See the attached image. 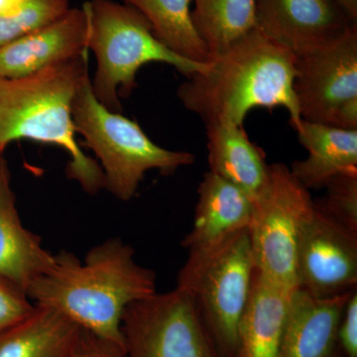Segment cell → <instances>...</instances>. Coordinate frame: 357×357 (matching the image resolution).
Returning a JSON list of instances; mask_svg holds the SVG:
<instances>
[{"mask_svg": "<svg viewBox=\"0 0 357 357\" xmlns=\"http://www.w3.org/2000/svg\"><path fill=\"white\" fill-rule=\"evenodd\" d=\"M153 270L138 264L121 238L89 251L83 262L67 250L54 255L50 268L33 281L26 295L86 331L124 347L121 331L126 307L157 292Z\"/></svg>", "mask_w": 357, "mask_h": 357, "instance_id": "6da1fadb", "label": "cell"}, {"mask_svg": "<svg viewBox=\"0 0 357 357\" xmlns=\"http://www.w3.org/2000/svg\"><path fill=\"white\" fill-rule=\"evenodd\" d=\"M295 61L292 52L255 28L211 60L203 72L187 77L178 98L206 126H243L256 107H284L293 126L302 119L293 88Z\"/></svg>", "mask_w": 357, "mask_h": 357, "instance_id": "7a4b0ae2", "label": "cell"}, {"mask_svg": "<svg viewBox=\"0 0 357 357\" xmlns=\"http://www.w3.org/2000/svg\"><path fill=\"white\" fill-rule=\"evenodd\" d=\"M89 52L28 76H0V153L16 140L56 145L69 155L67 176L95 195L105 189L100 164L77 144L73 102L89 77Z\"/></svg>", "mask_w": 357, "mask_h": 357, "instance_id": "3957f363", "label": "cell"}, {"mask_svg": "<svg viewBox=\"0 0 357 357\" xmlns=\"http://www.w3.org/2000/svg\"><path fill=\"white\" fill-rule=\"evenodd\" d=\"M88 49L95 54L96 70L91 88L96 100L114 112L122 109L136 86L142 66L164 63L187 77L203 72L208 63H196L169 50L155 37L147 20L133 7L112 0H89Z\"/></svg>", "mask_w": 357, "mask_h": 357, "instance_id": "277c9868", "label": "cell"}, {"mask_svg": "<svg viewBox=\"0 0 357 357\" xmlns=\"http://www.w3.org/2000/svg\"><path fill=\"white\" fill-rule=\"evenodd\" d=\"M72 115L75 130L84 137V146L100 160L105 189L121 201L133 198L148 171L173 175L196 161L190 152L160 147L137 122L107 109L96 100L89 76L77 89Z\"/></svg>", "mask_w": 357, "mask_h": 357, "instance_id": "5b68a950", "label": "cell"}, {"mask_svg": "<svg viewBox=\"0 0 357 357\" xmlns=\"http://www.w3.org/2000/svg\"><path fill=\"white\" fill-rule=\"evenodd\" d=\"M255 274L249 229L208 250L189 253L178 272L177 288L196 304L225 357L238 354L239 328Z\"/></svg>", "mask_w": 357, "mask_h": 357, "instance_id": "8992f818", "label": "cell"}, {"mask_svg": "<svg viewBox=\"0 0 357 357\" xmlns=\"http://www.w3.org/2000/svg\"><path fill=\"white\" fill-rule=\"evenodd\" d=\"M249 227L255 271L279 287L297 289L296 256L314 202L285 164L270 165L269 181L253 202Z\"/></svg>", "mask_w": 357, "mask_h": 357, "instance_id": "52a82bcc", "label": "cell"}, {"mask_svg": "<svg viewBox=\"0 0 357 357\" xmlns=\"http://www.w3.org/2000/svg\"><path fill=\"white\" fill-rule=\"evenodd\" d=\"M121 331L129 357H225L196 304L177 287L129 305Z\"/></svg>", "mask_w": 357, "mask_h": 357, "instance_id": "ba28073f", "label": "cell"}, {"mask_svg": "<svg viewBox=\"0 0 357 357\" xmlns=\"http://www.w3.org/2000/svg\"><path fill=\"white\" fill-rule=\"evenodd\" d=\"M295 57L293 88L301 119L357 129V23Z\"/></svg>", "mask_w": 357, "mask_h": 357, "instance_id": "9c48e42d", "label": "cell"}, {"mask_svg": "<svg viewBox=\"0 0 357 357\" xmlns=\"http://www.w3.org/2000/svg\"><path fill=\"white\" fill-rule=\"evenodd\" d=\"M297 288L316 298H333L357 288V234L314 204L301 234L296 256Z\"/></svg>", "mask_w": 357, "mask_h": 357, "instance_id": "30bf717a", "label": "cell"}, {"mask_svg": "<svg viewBox=\"0 0 357 357\" xmlns=\"http://www.w3.org/2000/svg\"><path fill=\"white\" fill-rule=\"evenodd\" d=\"M255 18L256 29L295 56L356 24L335 0H256Z\"/></svg>", "mask_w": 357, "mask_h": 357, "instance_id": "8fae6325", "label": "cell"}, {"mask_svg": "<svg viewBox=\"0 0 357 357\" xmlns=\"http://www.w3.org/2000/svg\"><path fill=\"white\" fill-rule=\"evenodd\" d=\"M84 6L70 8L57 20L0 48V76L16 79L79 57L88 49Z\"/></svg>", "mask_w": 357, "mask_h": 357, "instance_id": "7c38bea8", "label": "cell"}, {"mask_svg": "<svg viewBox=\"0 0 357 357\" xmlns=\"http://www.w3.org/2000/svg\"><path fill=\"white\" fill-rule=\"evenodd\" d=\"M198 196L192 229L182 243L188 252L208 250L250 227L253 202L225 178L208 171L199 183Z\"/></svg>", "mask_w": 357, "mask_h": 357, "instance_id": "4fadbf2b", "label": "cell"}, {"mask_svg": "<svg viewBox=\"0 0 357 357\" xmlns=\"http://www.w3.org/2000/svg\"><path fill=\"white\" fill-rule=\"evenodd\" d=\"M351 292L321 299L295 289L289 303L280 357H340L338 323Z\"/></svg>", "mask_w": 357, "mask_h": 357, "instance_id": "5bb4252c", "label": "cell"}, {"mask_svg": "<svg viewBox=\"0 0 357 357\" xmlns=\"http://www.w3.org/2000/svg\"><path fill=\"white\" fill-rule=\"evenodd\" d=\"M54 255L41 238L26 229L16 208L6 162H0V278L27 291L50 268Z\"/></svg>", "mask_w": 357, "mask_h": 357, "instance_id": "9a60e30c", "label": "cell"}, {"mask_svg": "<svg viewBox=\"0 0 357 357\" xmlns=\"http://www.w3.org/2000/svg\"><path fill=\"white\" fill-rule=\"evenodd\" d=\"M307 151L304 160L293 162L294 177L307 190H319L335 176L357 171V129H345L301 119L293 126Z\"/></svg>", "mask_w": 357, "mask_h": 357, "instance_id": "2e32d148", "label": "cell"}, {"mask_svg": "<svg viewBox=\"0 0 357 357\" xmlns=\"http://www.w3.org/2000/svg\"><path fill=\"white\" fill-rule=\"evenodd\" d=\"M211 172L229 181L255 202L268 184L270 165L264 151L249 139L243 126H206Z\"/></svg>", "mask_w": 357, "mask_h": 357, "instance_id": "e0dca14e", "label": "cell"}, {"mask_svg": "<svg viewBox=\"0 0 357 357\" xmlns=\"http://www.w3.org/2000/svg\"><path fill=\"white\" fill-rule=\"evenodd\" d=\"M293 291L275 285L255 271L239 328L237 357H280Z\"/></svg>", "mask_w": 357, "mask_h": 357, "instance_id": "ac0fdd59", "label": "cell"}, {"mask_svg": "<svg viewBox=\"0 0 357 357\" xmlns=\"http://www.w3.org/2000/svg\"><path fill=\"white\" fill-rule=\"evenodd\" d=\"M79 333L60 312L35 306L28 318L0 335V357H72Z\"/></svg>", "mask_w": 357, "mask_h": 357, "instance_id": "d6986e66", "label": "cell"}, {"mask_svg": "<svg viewBox=\"0 0 357 357\" xmlns=\"http://www.w3.org/2000/svg\"><path fill=\"white\" fill-rule=\"evenodd\" d=\"M147 20L157 39L180 57L210 62V54L192 20V0H123Z\"/></svg>", "mask_w": 357, "mask_h": 357, "instance_id": "ffe728a7", "label": "cell"}, {"mask_svg": "<svg viewBox=\"0 0 357 357\" xmlns=\"http://www.w3.org/2000/svg\"><path fill=\"white\" fill-rule=\"evenodd\" d=\"M192 20L210 61L256 28V0H192Z\"/></svg>", "mask_w": 357, "mask_h": 357, "instance_id": "44dd1931", "label": "cell"}, {"mask_svg": "<svg viewBox=\"0 0 357 357\" xmlns=\"http://www.w3.org/2000/svg\"><path fill=\"white\" fill-rule=\"evenodd\" d=\"M70 8V0H24L11 13H0V48L50 24Z\"/></svg>", "mask_w": 357, "mask_h": 357, "instance_id": "7402d4cb", "label": "cell"}, {"mask_svg": "<svg viewBox=\"0 0 357 357\" xmlns=\"http://www.w3.org/2000/svg\"><path fill=\"white\" fill-rule=\"evenodd\" d=\"M316 206L345 229L357 234V171L340 174L326 184Z\"/></svg>", "mask_w": 357, "mask_h": 357, "instance_id": "603a6c76", "label": "cell"}, {"mask_svg": "<svg viewBox=\"0 0 357 357\" xmlns=\"http://www.w3.org/2000/svg\"><path fill=\"white\" fill-rule=\"evenodd\" d=\"M34 310L24 291L0 278V335L24 321Z\"/></svg>", "mask_w": 357, "mask_h": 357, "instance_id": "cb8c5ba5", "label": "cell"}, {"mask_svg": "<svg viewBox=\"0 0 357 357\" xmlns=\"http://www.w3.org/2000/svg\"><path fill=\"white\" fill-rule=\"evenodd\" d=\"M337 351L340 357H357V289L347 299L338 323Z\"/></svg>", "mask_w": 357, "mask_h": 357, "instance_id": "d4e9b609", "label": "cell"}, {"mask_svg": "<svg viewBox=\"0 0 357 357\" xmlns=\"http://www.w3.org/2000/svg\"><path fill=\"white\" fill-rule=\"evenodd\" d=\"M72 357H129L126 349L82 330Z\"/></svg>", "mask_w": 357, "mask_h": 357, "instance_id": "484cf974", "label": "cell"}, {"mask_svg": "<svg viewBox=\"0 0 357 357\" xmlns=\"http://www.w3.org/2000/svg\"><path fill=\"white\" fill-rule=\"evenodd\" d=\"M354 22H357V0H335Z\"/></svg>", "mask_w": 357, "mask_h": 357, "instance_id": "4316f807", "label": "cell"}, {"mask_svg": "<svg viewBox=\"0 0 357 357\" xmlns=\"http://www.w3.org/2000/svg\"><path fill=\"white\" fill-rule=\"evenodd\" d=\"M24 0H0V13H8L17 8Z\"/></svg>", "mask_w": 357, "mask_h": 357, "instance_id": "83f0119b", "label": "cell"}, {"mask_svg": "<svg viewBox=\"0 0 357 357\" xmlns=\"http://www.w3.org/2000/svg\"><path fill=\"white\" fill-rule=\"evenodd\" d=\"M0 162H1V159H0Z\"/></svg>", "mask_w": 357, "mask_h": 357, "instance_id": "f1b7e54d", "label": "cell"}]
</instances>
